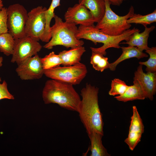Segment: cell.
Instances as JSON below:
<instances>
[{"mask_svg":"<svg viewBox=\"0 0 156 156\" xmlns=\"http://www.w3.org/2000/svg\"><path fill=\"white\" fill-rule=\"evenodd\" d=\"M99 89L87 83L81 91L82 99L77 112L88 134L95 132L104 135V123L98 103Z\"/></svg>","mask_w":156,"mask_h":156,"instance_id":"obj_1","label":"cell"},{"mask_svg":"<svg viewBox=\"0 0 156 156\" xmlns=\"http://www.w3.org/2000/svg\"><path fill=\"white\" fill-rule=\"evenodd\" d=\"M42 97L45 104H57L64 109L77 112L81 100L73 85L51 79L46 82Z\"/></svg>","mask_w":156,"mask_h":156,"instance_id":"obj_2","label":"cell"},{"mask_svg":"<svg viewBox=\"0 0 156 156\" xmlns=\"http://www.w3.org/2000/svg\"><path fill=\"white\" fill-rule=\"evenodd\" d=\"M139 30L134 27L124 31L122 34L117 36H111L106 34L96 28L94 25L84 26L80 25L76 36L79 39H84L92 42L95 44L101 43L103 45L101 47L95 48L90 47L91 51L100 53L104 56L106 54V50L109 48L117 49L120 48L119 45L123 40L127 41L130 37L135 32Z\"/></svg>","mask_w":156,"mask_h":156,"instance_id":"obj_3","label":"cell"},{"mask_svg":"<svg viewBox=\"0 0 156 156\" xmlns=\"http://www.w3.org/2000/svg\"><path fill=\"white\" fill-rule=\"evenodd\" d=\"M55 23L50 27L51 38L43 47L48 49L53 47L62 45L67 48L83 46L84 42L77 38L78 28L75 24L64 21L59 17L55 15Z\"/></svg>","mask_w":156,"mask_h":156,"instance_id":"obj_4","label":"cell"},{"mask_svg":"<svg viewBox=\"0 0 156 156\" xmlns=\"http://www.w3.org/2000/svg\"><path fill=\"white\" fill-rule=\"evenodd\" d=\"M105 1V10L104 15L95 27L102 32L114 36L120 35L130 29L131 25L128 23L127 20L134 14L133 6H131L127 14L121 16L113 11L109 1Z\"/></svg>","mask_w":156,"mask_h":156,"instance_id":"obj_5","label":"cell"},{"mask_svg":"<svg viewBox=\"0 0 156 156\" xmlns=\"http://www.w3.org/2000/svg\"><path fill=\"white\" fill-rule=\"evenodd\" d=\"M87 72L85 65L80 62L72 66H59L44 70V75L47 77L73 85L79 84Z\"/></svg>","mask_w":156,"mask_h":156,"instance_id":"obj_6","label":"cell"},{"mask_svg":"<svg viewBox=\"0 0 156 156\" xmlns=\"http://www.w3.org/2000/svg\"><path fill=\"white\" fill-rule=\"evenodd\" d=\"M7 14L8 32L15 39L25 36L28 12L25 8L19 3L10 5L7 8Z\"/></svg>","mask_w":156,"mask_h":156,"instance_id":"obj_7","label":"cell"},{"mask_svg":"<svg viewBox=\"0 0 156 156\" xmlns=\"http://www.w3.org/2000/svg\"><path fill=\"white\" fill-rule=\"evenodd\" d=\"M47 10L46 7L39 6L28 12L25 27L26 36L37 41L41 40L45 28V13Z\"/></svg>","mask_w":156,"mask_h":156,"instance_id":"obj_8","label":"cell"},{"mask_svg":"<svg viewBox=\"0 0 156 156\" xmlns=\"http://www.w3.org/2000/svg\"><path fill=\"white\" fill-rule=\"evenodd\" d=\"M42 46L37 41L27 36L15 39L11 62L17 65L27 58L38 54Z\"/></svg>","mask_w":156,"mask_h":156,"instance_id":"obj_9","label":"cell"},{"mask_svg":"<svg viewBox=\"0 0 156 156\" xmlns=\"http://www.w3.org/2000/svg\"><path fill=\"white\" fill-rule=\"evenodd\" d=\"M38 54L29 57L18 65L16 71L22 80H30L41 78L44 75L43 69Z\"/></svg>","mask_w":156,"mask_h":156,"instance_id":"obj_10","label":"cell"},{"mask_svg":"<svg viewBox=\"0 0 156 156\" xmlns=\"http://www.w3.org/2000/svg\"><path fill=\"white\" fill-rule=\"evenodd\" d=\"M64 18L65 21L76 25L90 26L94 25L95 23L89 10L79 3L68 8L64 14Z\"/></svg>","mask_w":156,"mask_h":156,"instance_id":"obj_11","label":"cell"},{"mask_svg":"<svg viewBox=\"0 0 156 156\" xmlns=\"http://www.w3.org/2000/svg\"><path fill=\"white\" fill-rule=\"evenodd\" d=\"M133 114L131 117L129 133L125 142L130 149L133 151L140 141L144 131L142 120L135 106L132 107Z\"/></svg>","mask_w":156,"mask_h":156,"instance_id":"obj_12","label":"cell"},{"mask_svg":"<svg viewBox=\"0 0 156 156\" xmlns=\"http://www.w3.org/2000/svg\"><path fill=\"white\" fill-rule=\"evenodd\" d=\"M133 79L139 84L146 98L153 100L156 92V72L145 73L142 65H140L134 73Z\"/></svg>","mask_w":156,"mask_h":156,"instance_id":"obj_13","label":"cell"},{"mask_svg":"<svg viewBox=\"0 0 156 156\" xmlns=\"http://www.w3.org/2000/svg\"><path fill=\"white\" fill-rule=\"evenodd\" d=\"M144 30L140 33V30L136 31L131 35L129 40L126 42L120 44H127L128 46L136 47L142 51L146 50L149 47L148 46V41L150 33L155 28L154 26L149 27L144 26Z\"/></svg>","mask_w":156,"mask_h":156,"instance_id":"obj_14","label":"cell"},{"mask_svg":"<svg viewBox=\"0 0 156 156\" xmlns=\"http://www.w3.org/2000/svg\"><path fill=\"white\" fill-rule=\"evenodd\" d=\"M83 46L72 48L68 50H64L59 53L62 65L65 66L73 65L80 62L81 57L86 51Z\"/></svg>","mask_w":156,"mask_h":156,"instance_id":"obj_15","label":"cell"},{"mask_svg":"<svg viewBox=\"0 0 156 156\" xmlns=\"http://www.w3.org/2000/svg\"><path fill=\"white\" fill-rule=\"evenodd\" d=\"M120 48L122 51L121 55L115 61L109 64V69L111 71H114L117 66L126 60L133 57L140 59L147 57L148 56L147 54L143 52L136 47L128 46L127 47H121Z\"/></svg>","mask_w":156,"mask_h":156,"instance_id":"obj_16","label":"cell"},{"mask_svg":"<svg viewBox=\"0 0 156 156\" xmlns=\"http://www.w3.org/2000/svg\"><path fill=\"white\" fill-rule=\"evenodd\" d=\"M78 3L89 10L95 23L99 22L103 17L105 10L104 0H79Z\"/></svg>","mask_w":156,"mask_h":156,"instance_id":"obj_17","label":"cell"},{"mask_svg":"<svg viewBox=\"0 0 156 156\" xmlns=\"http://www.w3.org/2000/svg\"><path fill=\"white\" fill-rule=\"evenodd\" d=\"M114 98L118 101L123 102L135 100H144L146 98L139 84L134 79H133V85L129 86L123 94Z\"/></svg>","mask_w":156,"mask_h":156,"instance_id":"obj_18","label":"cell"},{"mask_svg":"<svg viewBox=\"0 0 156 156\" xmlns=\"http://www.w3.org/2000/svg\"><path fill=\"white\" fill-rule=\"evenodd\" d=\"M90 142L89 150L91 152L90 156H109L107 149L103 146L102 139L103 135L93 132L88 134Z\"/></svg>","mask_w":156,"mask_h":156,"instance_id":"obj_19","label":"cell"},{"mask_svg":"<svg viewBox=\"0 0 156 156\" xmlns=\"http://www.w3.org/2000/svg\"><path fill=\"white\" fill-rule=\"evenodd\" d=\"M60 0H52L51 4L46 11L45 16L46 23L44 31L41 40L44 42H48L51 38L50 33V23L52 19L55 15L54 12L55 9L60 5Z\"/></svg>","mask_w":156,"mask_h":156,"instance_id":"obj_20","label":"cell"},{"mask_svg":"<svg viewBox=\"0 0 156 156\" xmlns=\"http://www.w3.org/2000/svg\"><path fill=\"white\" fill-rule=\"evenodd\" d=\"M90 63L96 70L102 72L106 69L109 68V64L108 58L102 54L92 51Z\"/></svg>","mask_w":156,"mask_h":156,"instance_id":"obj_21","label":"cell"},{"mask_svg":"<svg viewBox=\"0 0 156 156\" xmlns=\"http://www.w3.org/2000/svg\"><path fill=\"white\" fill-rule=\"evenodd\" d=\"M15 44V39L8 32L0 34V51L5 55H12Z\"/></svg>","mask_w":156,"mask_h":156,"instance_id":"obj_22","label":"cell"},{"mask_svg":"<svg viewBox=\"0 0 156 156\" xmlns=\"http://www.w3.org/2000/svg\"><path fill=\"white\" fill-rule=\"evenodd\" d=\"M156 22V9L151 13L145 15L134 13L132 16L127 20V22L128 24H139L142 25L144 26H147Z\"/></svg>","mask_w":156,"mask_h":156,"instance_id":"obj_23","label":"cell"},{"mask_svg":"<svg viewBox=\"0 0 156 156\" xmlns=\"http://www.w3.org/2000/svg\"><path fill=\"white\" fill-rule=\"evenodd\" d=\"M40 60L44 70L53 68L62 64L58 54H55L53 51L51 52L43 58H40Z\"/></svg>","mask_w":156,"mask_h":156,"instance_id":"obj_24","label":"cell"},{"mask_svg":"<svg viewBox=\"0 0 156 156\" xmlns=\"http://www.w3.org/2000/svg\"><path fill=\"white\" fill-rule=\"evenodd\" d=\"M149 55L148 60L145 62H140V65L145 66L147 72H156V47H152L145 50Z\"/></svg>","mask_w":156,"mask_h":156,"instance_id":"obj_25","label":"cell"},{"mask_svg":"<svg viewBox=\"0 0 156 156\" xmlns=\"http://www.w3.org/2000/svg\"><path fill=\"white\" fill-rule=\"evenodd\" d=\"M128 86L124 81L118 78H115L112 81L109 94L113 96L122 95L125 93Z\"/></svg>","mask_w":156,"mask_h":156,"instance_id":"obj_26","label":"cell"},{"mask_svg":"<svg viewBox=\"0 0 156 156\" xmlns=\"http://www.w3.org/2000/svg\"><path fill=\"white\" fill-rule=\"evenodd\" d=\"M7 8L3 7L0 10V34L8 32Z\"/></svg>","mask_w":156,"mask_h":156,"instance_id":"obj_27","label":"cell"},{"mask_svg":"<svg viewBox=\"0 0 156 156\" xmlns=\"http://www.w3.org/2000/svg\"><path fill=\"white\" fill-rule=\"evenodd\" d=\"M1 78L0 77V100L4 99H14V96L8 90L6 81L4 80L1 83Z\"/></svg>","mask_w":156,"mask_h":156,"instance_id":"obj_28","label":"cell"},{"mask_svg":"<svg viewBox=\"0 0 156 156\" xmlns=\"http://www.w3.org/2000/svg\"><path fill=\"white\" fill-rule=\"evenodd\" d=\"M107 0L109 1L111 4L119 6L124 1L127 0Z\"/></svg>","mask_w":156,"mask_h":156,"instance_id":"obj_29","label":"cell"},{"mask_svg":"<svg viewBox=\"0 0 156 156\" xmlns=\"http://www.w3.org/2000/svg\"><path fill=\"white\" fill-rule=\"evenodd\" d=\"M3 57L2 56H0V68L3 65Z\"/></svg>","mask_w":156,"mask_h":156,"instance_id":"obj_30","label":"cell"},{"mask_svg":"<svg viewBox=\"0 0 156 156\" xmlns=\"http://www.w3.org/2000/svg\"><path fill=\"white\" fill-rule=\"evenodd\" d=\"M3 5L2 0H0V10L3 8Z\"/></svg>","mask_w":156,"mask_h":156,"instance_id":"obj_31","label":"cell"}]
</instances>
